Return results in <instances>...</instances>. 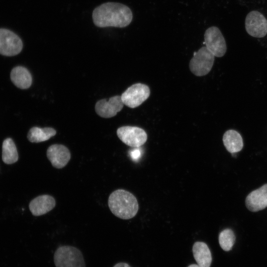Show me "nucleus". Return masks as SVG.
I'll return each instance as SVG.
<instances>
[{
    "label": "nucleus",
    "mask_w": 267,
    "mask_h": 267,
    "mask_svg": "<svg viewBox=\"0 0 267 267\" xmlns=\"http://www.w3.org/2000/svg\"><path fill=\"white\" fill-rule=\"evenodd\" d=\"M94 24L99 27H125L132 22L130 8L122 3L106 2L95 8L92 13Z\"/></svg>",
    "instance_id": "obj_1"
},
{
    "label": "nucleus",
    "mask_w": 267,
    "mask_h": 267,
    "mask_svg": "<svg viewBox=\"0 0 267 267\" xmlns=\"http://www.w3.org/2000/svg\"><path fill=\"white\" fill-rule=\"evenodd\" d=\"M108 204L112 214L123 220L134 217L138 210L136 197L132 193L122 189H117L110 194Z\"/></svg>",
    "instance_id": "obj_2"
},
{
    "label": "nucleus",
    "mask_w": 267,
    "mask_h": 267,
    "mask_svg": "<svg viewBox=\"0 0 267 267\" xmlns=\"http://www.w3.org/2000/svg\"><path fill=\"white\" fill-rule=\"evenodd\" d=\"M56 267H85V261L81 252L71 246L59 247L54 255Z\"/></svg>",
    "instance_id": "obj_3"
},
{
    "label": "nucleus",
    "mask_w": 267,
    "mask_h": 267,
    "mask_svg": "<svg viewBox=\"0 0 267 267\" xmlns=\"http://www.w3.org/2000/svg\"><path fill=\"white\" fill-rule=\"evenodd\" d=\"M215 60V55L206 46H203L194 52L189 62L190 71L195 76L201 77L208 74L211 70Z\"/></svg>",
    "instance_id": "obj_4"
},
{
    "label": "nucleus",
    "mask_w": 267,
    "mask_h": 267,
    "mask_svg": "<svg viewBox=\"0 0 267 267\" xmlns=\"http://www.w3.org/2000/svg\"><path fill=\"white\" fill-rule=\"evenodd\" d=\"M149 87L141 83L134 84L129 87L121 95L124 105L134 108L140 105L149 96Z\"/></svg>",
    "instance_id": "obj_5"
},
{
    "label": "nucleus",
    "mask_w": 267,
    "mask_h": 267,
    "mask_svg": "<svg viewBox=\"0 0 267 267\" xmlns=\"http://www.w3.org/2000/svg\"><path fill=\"white\" fill-rule=\"evenodd\" d=\"M204 44L215 56L221 57L226 51L225 41L221 31L217 27L212 26L206 30Z\"/></svg>",
    "instance_id": "obj_6"
},
{
    "label": "nucleus",
    "mask_w": 267,
    "mask_h": 267,
    "mask_svg": "<svg viewBox=\"0 0 267 267\" xmlns=\"http://www.w3.org/2000/svg\"><path fill=\"white\" fill-rule=\"evenodd\" d=\"M119 139L126 145L137 147L143 145L147 139L145 131L142 128L134 126H123L117 130Z\"/></svg>",
    "instance_id": "obj_7"
},
{
    "label": "nucleus",
    "mask_w": 267,
    "mask_h": 267,
    "mask_svg": "<svg viewBox=\"0 0 267 267\" xmlns=\"http://www.w3.org/2000/svg\"><path fill=\"white\" fill-rule=\"evenodd\" d=\"M23 47L20 38L12 31L0 29V54L14 56L19 53Z\"/></svg>",
    "instance_id": "obj_8"
},
{
    "label": "nucleus",
    "mask_w": 267,
    "mask_h": 267,
    "mask_svg": "<svg viewBox=\"0 0 267 267\" xmlns=\"http://www.w3.org/2000/svg\"><path fill=\"white\" fill-rule=\"evenodd\" d=\"M245 26L246 32L252 37L260 38L267 34V19L258 11L253 10L248 13Z\"/></svg>",
    "instance_id": "obj_9"
},
{
    "label": "nucleus",
    "mask_w": 267,
    "mask_h": 267,
    "mask_svg": "<svg viewBox=\"0 0 267 267\" xmlns=\"http://www.w3.org/2000/svg\"><path fill=\"white\" fill-rule=\"evenodd\" d=\"M121 96L115 95L109 100L103 99L98 101L95 106L96 113L100 117L109 118L115 116L124 106Z\"/></svg>",
    "instance_id": "obj_10"
},
{
    "label": "nucleus",
    "mask_w": 267,
    "mask_h": 267,
    "mask_svg": "<svg viewBox=\"0 0 267 267\" xmlns=\"http://www.w3.org/2000/svg\"><path fill=\"white\" fill-rule=\"evenodd\" d=\"M46 156L53 167L61 169L69 162L71 158V153L65 146L54 144L47 148Z\"/></svg>",
    "instance_id": "obj_11"
},
{
    "label": "nucleus",
    "mask_w": 267,
    "mask_h": 267,
    "mask_svg": "<svg viewBox=\"0 0 267 267\" xmlns=\"http://www.w3.org/2000/svg\"><path fill=\"white\" fill-rule=\"evenodd\" d=\"M246 207L251 212H258L267 207V184L250 193L245 200Z\"/></svg>",
    "instance_id": "obj_12"
},
{
    "label": "nucleus",
    "mask_w": 267,
    "mask_h": 267,
    "mask_svg": "<svg viewBox=\"0 0 267 267\" xmlns=\"http://www.w3.org/2000/svg\"><path fill=\"white\" fill-rule=\"evenodd\" d=\"M54 198L51 195L44 194L33 199L29 204V209L35 216L46 214L55 206Z\"/></svg>",
    "instance_id": "obj_13"
},
{
    "label": "nucleus",
    "mask_w": 267,
    "mask_h": 267,
    "mask_svg": "<svg viewBox=\"0 0 267 267\" xmlns=\"http://www.w3.org/2000/svg\"><path fill=\"white\" fill-rule=\"evenodd\" d=\"M192 252L194 259L200 267H210L212 255L208 245L203 242H196L193 244Z\"/></svg>",
    "instance_id": "obj_14"
},
{
    "label": "nucleus",
    "mask_w": 267,
    "mask_h": 267,
    "mask_svg": "<svg viewBox=\"0 0 267 267\" xmlns=\"http://www.w3.org/2000/svg\"><path fill=\"white\" fill-rule=\"evenodd\" d=\"M12 83L21 89H28L31 85L32 78L29 71L22 66H17L12 69L10 73Z\"/></svg>",
    "instance_id": "obj_15"
},
{
    "label": "nucleus",
    "mask_w": 267,
    "mask_h": 267,
    "mask_svg": "<svg viewBox=\"0 0 267 267\" xmlns=\"http://www.w3.org/2000/svg\"><path fill=\"white\" fill-rule=\"evenodd\" d=\"M222 141L226 150L231 154L240 151L243 147L241 135L233 130H229L224 133Z\"/></svg>",
    "instance_id": "obj_16"
},
{
    "label": "nucleus",
    "mask_w": 267,
    "mask_h": 267,
    "mask_svg": "<svg viewBox=\"0 0 267 267\" xmlns=\"http://www.w3.org/2000/svg\"><path fill=\"white\" fill-rule=\"evenodd\" d=\"M56 131L52 128H32L27 135L28 140L31 142L38 143L48 140L56 134Z\"/></svg>",
    "instance_id": "obj_17"
},
{
    "label": "nucleus",
    "mask_w": 267,
    "mask_h": 267,
    "mask_svg": "<svg viewBox=\"0 0 267 267\" xmlns=\"http://www.w3.org/2000/svg\"><path fill=\"white\" fill-rule=\"evenodd\" d=\"M2 158L7 164L15 163L18 159L16 146L10 138L5 139L2 143Z\"/></svg>",
    "instance_id": "obj_18"
},
{
    "label": "nucleus",
    "mask_w": 267,
    "mask_h": 267,
    "mask_svg": "<svg viewBox=\"0 0 267 267\" xmlns=\"http://www.w3.org/2000/svg\"><path fill=\"white\" fill-rule=\"evenodd\" d=\"M235 236L233 231L229 228L221 231L219 236L221 247L225 251L230 250L235 243Z\"/></svg>",
    "instance_id": "obj_19"
},
{
    "label": "nucleus",
    "mask_w": 267,
    "mask_h": 267,
    "mask_svg": "<svg viewBox=\"0 0 267 267\" xmlns=\"http://www.w3.org/2000/svg\"><path fill=\"white\" fill-rule=\"evenodd\" d=\"M114 267H131L128 264L125 263H119L115 265Z\"/></svg>",
    "instance_id": "obj_20"
},
{
    "label": "nucleus",
    "mask_w": 267,
    "mask_h": 267,
    "mask_svg": "<svg viewBox=\"0 0 267 267\" xmlns=\"http://www.w3.org/2000/svg\"><path fill=\"white\" fill-rule=\"evenodd\" d=\"M188 267H200L199 265L196 264H192L189 265Z\"/></svg>",
    "instance_id": "obj_21"
}]
</instances>
